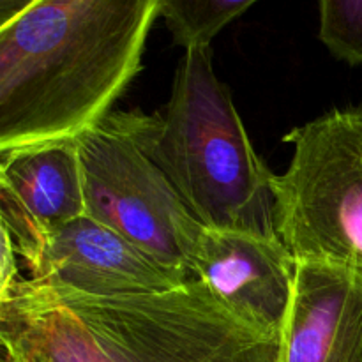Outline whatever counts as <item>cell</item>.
I'll return each mask as SVG.
<instances>
[{
  "label": "cell",
  "mask_w": 362,
  "mask_h": 362,
  "mask_svg": "<svg viewBox=\"0 0 362 362\" xmlns=\"http://www.w3.org/2000/svg\"><path fill=\"white\" fill-rule=\"evenodd\" d=\"M163 0H37L0 27V156L74 141L140 73Z\"/></svg>",
  "instance_id": "6da1fadb"
},
{
  "label": "cell",
  "mask_w": 362,
  "mask_h": 362,
  "mask_svg": "<svg viewBox=\"0 0 362 362\" xmlns=\"http://www.w3.org/2000/svg\"><path fill=\"white\" fill-rule=\"evenodd\" d=\"M0 341L28 362L281 361V332L237 313L197 278L124 297L23 278L0 296Z\"/></svg>",
  "instance_id": "7a4b0ae2"
},
{
  "label": "cell",
  "mask_w": 362,
  "mask_h": 362,
  "mask_svg": "<svg viewBox=\"0 0 362 362\" xmlns=\"http://www.w3.org/2000/svg\"><path fill=\"white\" fill-rule=\"evenodd\" d=\"M154 154L205 228L278 233L274 175L255 151L212 48L184 49Z\"/></svg>",
  "instance_id": "3957f363"
},
{
  "label": "cell",
  "mask_w": 362,
  "mask_h": 362,
  "mask_svg": "<svg viewBox=\"0 0 362 362\" xmlns=\"http://www.w3.org/2000/svg\"><path fill=\"white\" fill-rule=\"evenodd\" d=\"M159 113L110 112L74 140L87 216L191 276L205 226L154 154Z\"/></svg>",
  "instance_id": "277c9868"
},
{
  "label": "cell",
  "mask_w": 362,
  "mask_h": 362,
  "mask_svg": "<svg viewBox=\"0 0 362 362\" xmlns=\"http://www.w3.org/2000/svg\"><path fill=\"white\" fill-rule=\"evenodd\" d=\"M274 175L276 232L297 262L362 271V106L332 110L285 134Z\"/></svg>",
  "instance_id": "5b68a950"
},
{
  "label": "cell",
  "mask_w": 362,
  "mask_h": 362,
  "mask_svg": "<svg viewBox=\"0 0 362 362\" xmlns=\"http://www.w3.org/2000/svg\"><path fill=\"white\" fill-rule=\"evenodd\" d=\"M23 267L39 285L95 297L159 293L191 279L87 214L49 232Z\"/></svg>",
  "instance_id": "8992f818"
},
{
  "label": "cell",
  "mask_w": 362,
  "mask_h": 362,
  "mask_svg": "<svg viewBox=\"0 0 362 362\" xmlns=\"http://www.w3.org/2000/svg\"><path fill=\"white\" fill-rule=\"evenodd\" d=\"M191 276L237 313L283 331L296 288L297 260L278 233L204 228Z\"/></svg>",
  "instance_id": "52a82bcc"
},
{
  "label": "cell",
  "mask_w": 362,
  "mask_h": 362,
  "mask_svg": "<svg viewBox=\"0 0 362 362\" xmlns=\"http://www.w3.org/2000/svg\"><path fill=\"white\" fill-rule=\"evenodd\" d=\"M87 214L74 141L0 156V225L13 235L21 264L49 232Z\"/></svg>",
  "instance_id": "ba28073f"
},
{
  "label": "cell",
  "mask_w": 362,
  "mask_h": 362,
  "mask_svg": "<svg viewBox=\"0 0 362 362\" xmlns=\"http://www.w3.org/2000/svg\"><path fill=\"white\" fill-rule=\"evenodd\" d=\"M279 362H362V271L297 262Z\"/></svg>",
  "instance_id": "9c48e42d"
},
{
  "label": "cell",
  "mask_w": 362,
  "mask_h": 362,
  "mask_svg": "<svg viewBox=\"0 0 362 362\" xmlns=\"http://www.w3.org/2000/svg\"><path fill=\"white\" fill-rule=\"evenodd\" d=\"M258 0H163L161 18L175 45L209 46L212 39Z\"/></svg>",
  "instance_id": "30bf717a"
},
{
  "label": "cell",
  "mask_w": 362,
  "mask_h": 362,
  "mask_svg": "<svg viewBox=\"0 0 362 362\" xmlns=\"http://www.w3.org/2000/svg\"><path fill=\"white\" fill-rule=\"evenodd\" d=\"M320 41L350 66L362 64V0H318Z\"/></svg>",
  "instance_id": "8fae6325"
},
{
  "label": "cell",
  "mask_w": 362,
  "mask_h": 362,
  "mask_svg": "<svg viewBox=\"0 0 362 362\" xmlns=\"http://www.w3.org/2000/svg\"><path fill=\"white\" fill-rule=\"evenodd\" d=\"M2 232V267H0V296H6L11 288L21 281L20 264H18V251L13 243V235L7 226L0 225Z\"/></svg>",
  "instance_id": "7c38bea8"
},
{
  "label": "cell",
  "mask_w": 362,
  "mask_h": 362,
  "mask_svg": "<svg viewBox=\"0 0 362 362\" xmlns=\"http://www.w3.org/2000/svg\"><path fill=\"white\" fill-rule=\"evenodd\" d=\"M37 0H0V27L13 21Z\"/></svg>",
  "instance_id": "4fadbf2b"
},
{
  "label": "cell",
  "mask_w": 362,
  "mask_h": 362,
  "mask_svg": "<svg viewBox=\"0 0 362 362\" xmlns=\"http://www.w3.org/2000/svg\"><path fill=\"white\" fill-rule=\"evenodd\" d=\"M2 362H28L25 357H21L20 354L14 352L9 346L2 345Z\"/></svg>",
  "instance_id": "5bb4252c"
}]
</instances>
